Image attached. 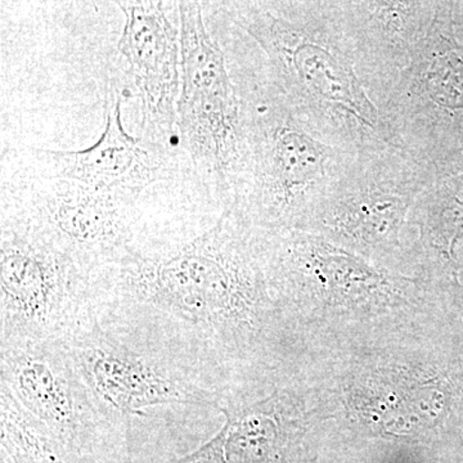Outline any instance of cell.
Listing matches in <instances>:
<instances>
[{"mask_svg": "<svg viewBox=\"0 0 463 463\" xmlns=\"http://www.w3.org/2000/svg\"><path fill=\"white\" fill-rule=\"evenodd\" d=\"M90 288V274L25 225L2 215V340L71 336L83 326L79 318Z\"/></svg>", "mask_w": 463, "mask_h": 463, "instance_id": "3", "label": "cell"}, {"mask_svg": "<svg viewBox=\"0 0 463 463\" xmlns=\"http://www.w3.org/2000/svg\"><path fill=\"white\" fill-rule=\"evenodd\" d=\"M164 2H118L125 25L118 51L141 100L146 139L167 147L176 138L181 93L179 33ZM167 149V148H166Z\"/></svg>", "mask_w": 463, "mask_h": 463, "instance_id": "6", "label": "cell"}, {"mask_svg": "<svg viewBox=\"0 0 463 463\" xmlns=\"http://www.w3.org/2000/svg\"><path fill=\"white\" fill-rule=\"evenodd\" d=\"M125 94L114 79L108 80L105 129L93 146L79 151L33 149L36 173L51 178L71 179L139 196L149 185L169 175L166 148L125 130L121 103Z\"/></svg>", "mask_w": 463, "mask_h": 463, "instance_id": "7", "label": "cell"}, {"mask_svg": "<svg viewBox=\"0 0 463 463\" xmlns=\"http://www.w3.org/2000/svg\"><path fill=\"white\" fill-rule=\"evenodd\" d=\"M2 392L65 443L80 440L99 421L62 341L2 340Z\"/></svg>", "mask_w": 463, "mask_h": 463, "instance_id": "4", "label": "cell"}, {"mask_svg": "<svg viewBox=\"0 0 463 463\" xmlns=\"http://www.w3.org/2000/svg\"><path fill=\"white\" fill-rule=\"evenodd\" d=\"M94 274L127 303L166 315L201 334L245 318L255 301L248 270L233 248L228 215L181 245L136 246Z\"/></svg>", "mask_w": 463, "mask_h": 463, "instance_id": "1", "label": "cell"}, {"mask_svg": "<svg viewBox=\"0 0 463 463\" xmlns=\"http://www.w3.org/2000/svg\"><path fill=\"white\" fill-rule=\"evenodd\" d=\"M138 197L35 173L3 192L2 215L25 225L93 276L136 248Z\"/></svg>", "mask_w": 463, "mask_h": 463, "instance_id": "2", "label": "cell"}, {"mask_svg": "<svg viewBox=\"0 0 463 463\" xmlns=\"http://www.w3.org/2000/svg\"><path fill=\"white\" fill-rule=\"evenodd\" d=\"M274 404L242 413L223 410L224 428L199 450L175 463H279V425Z\"/></svg>", "mask_w": 463, "mask_h": 463, "instance_id": "8", "label": "cell"}, {"mask_svg": "<svg viewBox=\"0 0 463 463\" xmlns=\"http://www.w3.org/2000/svg\"><path fill=\"white\" fill-rule=\"evenodd\" d=\"M65 345L100 407L127 420L155 405L207 403L199 390L149 356L111 339L96 322H90L88 328H78Z\"/></svg>", "mask_w": 463, "mask_h": 463, "instance_id": "5", "label": "cell"}]
</instances>
